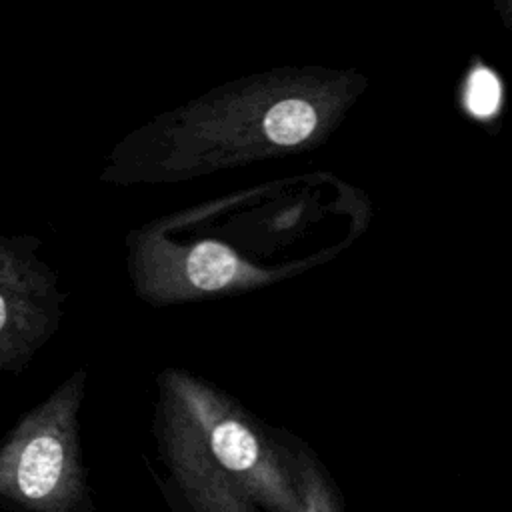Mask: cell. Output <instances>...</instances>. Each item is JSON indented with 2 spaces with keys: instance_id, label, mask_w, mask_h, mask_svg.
I'll return each instance as SVG.
<instances>
[{
  "instance_id": "7",
  "label": "cell",
  "mask_w": 512,
  "mask_h": 512,
  "mask_svg": "<svg viewBox=\"0 0 512 512\" xmlns=\"http://www.w3.org/2000/svg\"><path fill=\"white\" fill-rule=\"evenodd\" d=\"M496 8L504 20V24L508 26L510 34H512V0H498L496 2Z\"/></svg>"
},
{
  "instance_id": "4",
  "label": "cell",
  "mask_w": 512,
  "mask_h": 512,
  "mask_svg": "<svg viewBox=\"0 0 512 512\" xmlns=\"http://www.w3.org/2000/svg\"><path fill=\"white\" fill-rule=\"evenodd\" d=\"M318 128V110L304 98H284L262 118L264 136L276 146H296Z\"/></svg>"
},
{
  "instance_id": "5",
  "label": "cell",
  "mask_w": 512,
  "mask_h": 512,
  "mask_svg": "<svg viewBox=\"0 0 512 512\" xmlns=\"http://www.w3.org/2000/svg\"><path fill=\"white\" fill-rule=\"evenodd\" d=\"M240 264L234 252L214 240L200 242L192 248L186 262V272L192 286L200 290H220L238 278Z\"/></svg>"
},
{
  "instance_id": "2",
  "label": "cell",
  "mask_w": 512,
  "mask_h": 512,
  "mask_svg": "<svg viewBox=\"0 0 512 512\" xmlns=\"http://www.w3.org/2000/svg\"><path fill=\"white\" fill-rule=\"evenodd\" d=\"M72 388L30 412L0 452V498L12 512H96Z\"/></svg>"
},
{
  "instance_id": "1",
  "label": "cell",
  "mask_w": 512,
  "mask_h": 512,
  "mask_svg": "<svg viewBox=\"0 0 512 512\" xmlns=\"http://www.w3.org/2000/svg\"><path fill=\"white\" fill-rule=\"evenodd\" d=\"M158 444L172 512H302L286 442L208 390L178 388Z\"/></svg>"
},
{
  "instance_id": "6",
  "label": "cell",
  "mask_w": 512,
  "mask_h": 512,
  "mask_svg": "<svg viewBox=\"0 0 512 512\" xmlns=\"http://www.w3.org/2000/svg\"><path fill=\"white\" fill-rule=\"evenodd\" d=\"M464 102L468 112L476 118H490L498 114L502 104V86L498 76L490 68L478 64L468 76Z\"/></svg>"
},
{
  "instance_id": "3",
  "label": "cell",
  "mask_w": 512,
  "mask_h": 512,
  "mask_svg": "<svg viewBox=\"0 0 512 512\" xmlns=\"http://www.w3.org/2000/svg\"><path fill=\"white\" fill-rule=\"evenodd\" d=\"M284 442L302 494V512H344V496L316 454L302 442Z\"/></svg>"
}]
</instances>
